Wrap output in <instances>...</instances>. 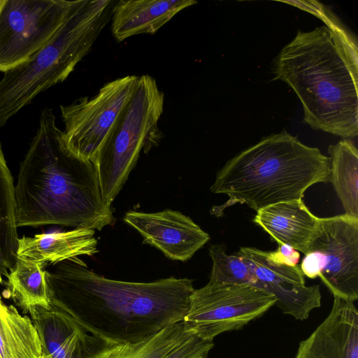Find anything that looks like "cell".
I'll return each instance as SVG.
<instances>
[{
    "instance_id": "cell-5",
    "label": "cell",
    "mask_w": 358,
    "mask_h": 358,
    "mask_svg": "<svg viewBox=\"0 0 358 358\" xmlns=\"http://www.w3.org/2000/svg\"><path fill=\"white\" fill-rule=\"evenodd\" d=\"M113 0H76L49 42L0 80V127L41 92L65 80L113 15Z\"/></svg>"
},
{
    "instance_id": "cell-18",
    "label": "cell",
    "mask_w": 358,
    "mask_h": 358,
    "mask_svg": "<svg viewBox=\"0 0 358 358\" xmlns=\"http://www.w3.org/2000/svg\"><path fill=\"white\" fill-rule=\"evenodd\" d=\"M194 334L182 322L169 325L152 336L134 343H107L92 336L83 358H164Z\"/></svg>"
},
{
    "instance_id": "cell-10",
    "label": "cell",
    "mask_w": 358,
    "mask_h": 358,
    "mask_svg": "<svg viewBox=\"0 0 358 358\" xmlns=\"http://www.w3.org/2000/svg\"><path fill=\"white\" fill-rule=\"evenodd\" d=\"M321 252L325 266L319 278L334 296L358 299V217L343 214L320 218L307 252Z\"/></svg>"
},
{
    "instance_id": "cell-4",
    "label": "cell",
    "mask_w": 358,
    "mask_h": 358,
    "mask_svg": "<svg viewBox=\"0 0 358 358\" xmlns=\"http://www.w3.org/2000/svg\"><path fill=\"white\" fill-rule=\"evenodd\" d=\"M330 170V158L318 148L304 145L285 130L273 134L237 154L217 172L210 190L229 199L213 206L210 213L220 216L237 203L257 211L302 199L310 186L329 181Z\"/></svg>"
},
{
    "instance_id": "cell-21",
    "label": "cell",
    "mask_w": 358,
    "mask_h": 358,
    "mask_svg": "<svg viewBox=\"0 0 358 358\" xmlns=\"http://www.w3.org/2000/svg\"><path fill=\"white\" fill-rule=\"evenodd\" d=\"M13 178L0 145V283L16 266L18 235Z\"/></svg>"
},
{
    "instance_id": "cell-24",
    "label": "cell",
    "mask_w": 358,
    "mask_h": 358,
    "mask_svg": "<svg viewBox=\"0 0 358 358\" xmlns=\"http://www.w3.org/2000/svg\"><path fill=\"white\" fill-rule=\"evenodd\" d=\"M213 346V341H203L194 335L171 351L164 358H192L194 357L206 358Z\"/></svg>"
},
{
    "instance_id": "cell-19",
    "label": "cell",
    "mask_w": 358,
    "mask_h": 358,
    "mask_svg": "<svg viewBox=\"0 0 358 358\" xmlns=\"http://www.w3.org/2000/svg\"><path fill=\"white\" fill-rule=\"evenodd\" d=\"M1 358H43L41 341L31 319L20 314L0 295Z\"/></svg>"
},
{
    "instance_id": "cell-20",
    "label": "cell",
    "mask_w": 358,
    "mask_h": 358,
    "mask_svg": "<svg viewBox=\"0 0 358 358\" xmlns=\"http://www.w3.org/2000/svg\"><path fill=\"white\" fill-rule=\"evenodd\" d=\"M329 181L341 200L345 214L358 217V151L349 140L338 141L328 149Z\"/></svg>"
},
{
    "instance_id": "cell-1",
    "label": "cell",
    "mask_w": 358,
    "mask_h": 358,
    "mask_svg": "<svg viewBox=\"0 0 358 358\" xmlns=\"http://www.w3.org/2000/svg\"><path fill=\"white\" fill-rule=\"evenodd\" d=\"M45 273L51 306L111 344L140 342L182 322L195 289L187 278L149 282L106 278L78 258L48 265Z\"/></svg>"
},
{
    "instance_id": "cell-13",
    "label": "cell",
    "mask_w": 358,
    "mask_h": 358,
    "mask_svg": "<svg viewBox=\"0 0 358 358\" xmlns=\"http://www.w3.org/2000/svg\"><path fill=\"white\" fill-rule=\"evenodd\" d=\"M295 358H358V311L354 302L334 296L332 308Z\"/></svg>"
},
{
    "instance_id": "cell-25",
    "label": "cell",
    "mask_w": 358,
    "mask_h": 358,
    "mask_svg": "<svg viewBox=\"0 0 358 358\" xmlns=\"http://www.w3.org/2000/svg\"><path fill=\"white\" fill-rule=\"evenodd\" d=\"M325 266L324 255L320 251H310L305 254L299 268L304 276L314 279L320 275Z\"/></svg>"
},
{
    "instance_id": "cell-7",
    "label": "cell",
    "mask_w": 358,
    "mask_h": 358,
    "mask_svg": "<svg viewBox=\"0 0 358 358\" xmlns=\"http://www.w3.org/2000/svg\"><path fill=\"white\" fill-rule=\"evenodd\" d=\"M275 301L273 295L252 285L208 282L194 290L182 322L187 331L213 341L219 334L239 329L259 317Z\"/></svg>"
},
{
    "instance_id": "cell-11",
    "label": "cell",
    "mask_w": 358,
    "mask_h": 358,
    "mask_svg": "<svg viewBox=\"0 0 358 358\" xmlns=\"http://www.w3.org/2000/svg\"><path fill=\"white\" fill-rule=\"evenodd\" d=\"M248 264L255 278V287L273 295L284 314L304 320L312 310L321 306L317 285L306 286L299 266H288L271 261L266 252L251 247H241L236 253Z\"/></svg>"
},
{
    "instance_id": "cell-28",
    "label": "cell",
    "mask_w": 358,
    "mask_h": 358,
    "mask_svg": "<svg viewBox=\"0 0 358 358\" xmlns=\"http://www.w3.org/2000/svg\"><path fill=\"white\" fill-rule=\"evenodd\" d=\"M0 358H1V357H0Z\"/></svg>"
},
{
    "instance_id": "cell-26",
    "label": "cell",
    "mask_w": 358,
    "mask_h": 358,
    "mask_svg": "<svg viewBox=\"0 0 358 358\" xmlns=\"http://www.w3.org/2000/svg\"><path fill=\"white\" fill-rule=\"evenodd\" d=\"M266 255L273 262L288 266H296L300 259L298 250L284 243L278 244L275 251L266 252Z\"/></svg>"
},
{
    "instance_id": "cell-27",
    "label": "cell",
    "mask_w": 358,
    "mask_h": 358,
    "mask_svg": "<svg viewBox=\"0 0 358 358\" xmlns=\"http://www.w3.org/2000/svg\"><path fill=\"white\" fill-rule=\"evenodd\" d=\"M192 358H203L201 357H192Z\"/></svg>"
},
{
    "instance_id": "cell-23",
    "label": "cell",
    "mask_w": 358,
    "mask_h": 358,
    "mask_svg": "<svg viewBox=\"0 0 358 358\" xmlns=\"http://www.w3.org/2000/svg\"><path fill=\"white\" fill-rule=\"evenodd\" d=\"M208 251L213 262L209 282L255 287V278L241 256L237 254L227 255L224 245H212Z\"/></svg>"
},
{
    "instance_id": "cell-12",
    "label": "cell",
    "mask_w": 358,
    "mask_h": 358,
    "mask_svg": "<svg viewBox=\"0 0 358 358\" xmlns=\"http://www.w3.org/2000/svg\"><path fill=\"white\" fill-rule=\"evenodd\" d=\"M124 221L141 235L144 243L173 260H189L210 239L208 234L190 217L177 210L148 213L130 210Z\"/></svg>"
},
{
    "instance_id": "cell-17",
    "label": "cell",
    "mask_w": 358,
    "mask_h": 358,
    "mask_svg": "<svg viewBox=\"0 0 358 358\" xmlns=\"http://www.w3.org/2000/svg\"><path fill=\"white\" fill-rule=\"evenodd\" d=\"M42 346L43 358H83L92 340L72 317L52 307L29 313Z\"/></svg>"
},
{
    "instance_id": "cell-2",
    "label": "cell",
    "mask_w": 358,
    "mask_h": 358,
    "mask_svg": "<svg viewBox=\"0 0 358 358\" xmlns=\"http://www.w3.org/2000/svg\"><path fill=\"white\" fill-rule=\"evenodd\" d=\"M14 194L17 227L57 224L100 231L115 222L94 162L68 150L50 108L41 112Z\"/></svg>"
},
{
    "instance_id": "cell-22",
    "label": "cell",
    "mask_w": 358,
    "mask_h": 358,
    "mask_svg": "<svg viewBox=\"0 0 358 358\" xmlns=\"http://www.w3.org/2000/svg\"><path fill=\"white\" fill-rule=\"evenodd\" d=\"M6 278L9 295L24 313L36 308H52L45 268L41 265L18 259Z\"/></svg>"
},
{
    "instance_id": "cell-15",
    "label": "cell",
    "mask_w": 358,
    "mask_h": 358,
    "mask_svg": "<svg viewBox=\"0 0 358 358\" xmlns=\"http://www.w3.org/2000/svg\"><path fill=\"white\" fill-rule=\"evenodd\" d=\"M194 0H120L114 6L111 31L119 42L139 34H153Z\"/></svg>"
},
{
    "instance_id": "cell-8",
    "label": "cell",
    "mask_w": 358,
    "mask_h": 358,
    "mask_svg": "<svg viewBox=\"0 0 358 358\" xmlns=\"http://www.w3.org/2000/svg\"><path fill=\"white\" fill-rule=\"evenodd\" d=\"M139 76L132 75L106 83L92 97L60 106L64 144L77 158L94 162L121 111L134 93Z\"/></svg>"
},
{
    "instance_id": "cell-16",
    "label": "cell",
    "mask_w": 358,
    "mask_h": 358,
    "mask_svg": "<svg viewBox=\"0 0 358 358\" xmlns=\"http://www.w3.org/2000/svg\"><path fill=\"white\" fill-rule=\"evenodd\" d=\"M319 219L302 199H298L261 208L257 211L253 222L278 244L289 245L305 255Z\"/></svg>"
},
{
    "instance_id": "cell-3",
    "label": "cell",
    "mask_w": 358,
    "mask_h": 358,
    "mask_svg": "<svg viewBox=\"0 0 358 358\" xmlns=\"http://www.w3.org/2000/svg\"><path fill=\"white\" fill-rule=\"evenodd\" d=\"M326 25L299 31L275 59V78L299 97L303 120L345 138L358 134V52L351 36L319 3L305 2Z\"/></svg>"
},
{
    "instance_id": "cell-6",
    "label": "cell",
    "mask_w": 358,
    "mask_h": 358,
    "mask_svg": "<svg viewBox=\"0 0 358 358\" xmlns=\"http://www.w3.org/2000/svg\"><path fill=\"white\" fill-rule=\"evenodd\" d=\"M164 94L156 80L139 76L136 89L125 105L101 146L94 164L102 198L111 206L136 165L142 150L148 152L160 142L158 122Z\"/></svg>"
},
{
    "instance_id": "cell-9",
    "label": "cell",
    "mask_w": 358,
    "mask_h": 358,
    "mask_svg": "<svg viewBox=\"0 0 358 358\" xmlns=\"http://www.w3.org/2000/svg\"><path fill=\"white\" fill-rule=\"evenodd\" d=\"M74 1L0 0V72L27 62L53 37Z\"/></svg>"
},
{
    "instance_id": "cell-14",
    "label": "cell",
    "mask_w": 358,
    "mask_h": 358,
    "mask_svg": "<svg viewBox=\"0 0 358 358\" xmlns=\"http://www.w3.org/2000/svg\"><path fill=\"white\" fill-rule=\"evenodd\" d=\"M95 230L75 228L73 230L23 236L17 241V259L32 262L44 268L48 265L78 258L92 257L99 252Z\"/></svg>"
}]
</instances>
